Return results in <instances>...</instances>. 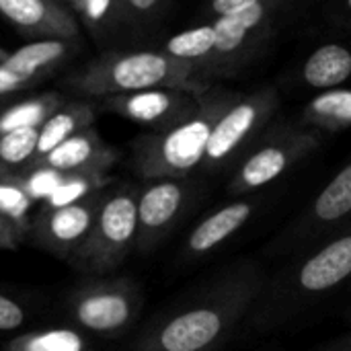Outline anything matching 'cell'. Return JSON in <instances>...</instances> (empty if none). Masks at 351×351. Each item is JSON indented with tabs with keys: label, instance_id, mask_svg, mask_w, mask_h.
I'll return each instance as SVG.
<instances>
[{
	"label": "cell",
	"instance_id": "obj_1",
	"mask_svg": "<svg viewBox=\"0 0 351 351\" xmlns=\"http://www.w3.org/2000/svg\"><path fill=\"white\" fill-rule=\"evenodd\" d=\"M267 271L241 259L216 274L187 300L158 317L134 341V351H214L234 337L257 302Z\"/></svg>",
	"mask_w": 351,
	"mask_h": 351
},
{
	"label": "cell",
	"instance_id": "obj_2",
	"mask_svg": "<svg viewBox=\"0 0 351 351\" xmlns=\"http://www.w3.org/2000/svg\"><path fill=\"white\" fill-rule=\"evenodd\" d=\"M351 282V224L292 257L267 282L243 323V333L265 335L304 317Z\"/></svg>",
	"mask_w": 351,
	"mask_h": 351
},
{
	"label": "cell",
	"instance_id": "obj_3",
	"mask_svg": "<svg viewBox=\"0 0 351 351\" xmlns=\"http://www.w3.org/2000/svg\"><path fill=\"white\" fill-rule=\"evenodd\" d=\"M138 195L136 187H119L103 195L86 239L68 257L72 269L84 278H103L121 267L136 243Z\"/></svg>",
	"mask_w": 351,
	"mask_h": 351
},
{
	"label": "cell",
	"instance_id": "obj_4",
	"mask_svg": "<svg viewBox=\"0 0 351 351\" xmlns=\"http://www.w3.org/2000/svg\"><path fill=\"white\" fill-rule=\"evenodd\" d=\"M142 290L132 278H84L70 292L68 317L80 333L103 339L125 335L140 317Z\"/></svg>",
	"mask_w": 351,
	"mask_h": 351
},
{
	"label": "cell",
	"instance_id": "obj_5",
	"mask_svg": "<svg viewBox=\"0 0 351 351\" xmlns=\"http://www.w3.org/2000/svg\"><path fill=\"white\" fill-rule=\"evenodd\" d=\"M351 224V162L343 167L313 204L300 212L267 247L274 257H296Z\"/></svg>",
	"mask_w": 351,
	"mask_h": 351
},
{
	"label": "cell",
	"instance_id": "obj_6",
	"mask_svg": "<svg viewBox=\"0 0 351 351\" xmlns=\"http://www.w3.org/2000/svg\"><path fill=\"white\" fill-rule=\"evenodd\" d=\"M214 123L195 117L136 148V169L146 179H181L204 162Z\"/></svg>",
	"mask_w": 351,
	"mask_h": 351
},
{
	"label": "cell",
	"instance_id": "obj_7",
	"mask_svg": "<svg viewBox=\"0 0 351 351\" xmlns=\"http://www.w3.org/2000/svg\"><path fill=\"white\" fill-rule=\"evenodd\" d=\"M193 204V187L181 179H156L140 189L136 253H152L187 216Z\"/></svg>",
	"mask_w": 351,
	"mask_h": 351
},
{
	"label": "cell",
	"instance_id": "obj_8",
	"mask_svg": "<svg viewBox=\"0 0 351 351\" xmlns=\"http://www.w3.org/2000/svg\"><path fill=\"white\" fill-rule=\"evenodd\" d=\"M101 191L62 208H41L31 226V237L37 247L53 257L66 259L86 239L99 208L103 204Z\"/></svg>",
	"mask_w": 351,
	"mask_h": 351
},
{
	"label": "cell",
	"instance_id": "obj_9",
	"mask_svg": "<svg viewBox=\"0 0 351 351\" xmlns=\"http://www.w3.org/2000/svg\"><path fill=\"white\" fill-rule=\"evenodd\" d=\"M259 202L237 199L214 212H210L185 239L181 257L185 261H195L212 255L234 234H239L257 214Z\"/></svg>",
	"mask_w": 351,
	"mask_h": 351
},
{
	"label": "cell",
	"instance_id": "obj_10",
	"mask_svg": "<svg viewBox=\"0 0 351 351\" xmlns=\"http://www.w3.org/2000/svg\"><path fill=\"white\" fill-rule=\"evenodd\" d=\"M306 148H308L306 140L269 142V144L257 148L239 167L234 179L230 181L228 191L232 195H245V193L257 191V189L274 183L278 177H282L290 169V165L296 160V156H300Z\"/></svg>",
	"mask_w": 351,
	"mask_h": 351
},
{
	"label": "cell",
	"instance_id": "obj_11",
	"mask_svg": "<svg viewBox=\"0 0 351 351\" xmlns=\"http://www.w3.org/2000/svg\"><path fill=\"white\" fill-rule=\"evenodd\" d=\"M113 162V154L93 132H80L56 146L35 169H49L62 177L97 175L101 177Z\"/></svg>",
	"mask_w": 351,
	"mask_h": 351
},
{
	"label": "cell",
	"instance_id": "obj_12",
	"mask_svg": "<svg viewBox=\"0 0 351 351\" xmlns=\"http://www.w3.org/2000/svg\"><path fill=\"white\" fill-rule=\"evenodd\" d=\"M171 60L154 51H138L115 60L105 74V80L97 82L101 90H123L138 93L154 88L160 82H167L171 76Z\"/></svg>",
	"mask_w": 351,
	"mask_h": 351
},
{
	"label": "cell",
	"instance_id": "obj_13",
	"mask_svg": "<svg viewBox=\"0 0 351 351\" xmlns=\"http://www.w3.org/2000/svg\"><path fill=\"white\" fill-rule=\"evenodd\" d=\"M257 115L259 111L251 103H241L232 107L226 115H222L210 132L204 165L214 169L220 167L224 160H228L237 152V148L245 142V138L253 132Z\"/></svg>",
	"mask_w": 351,
	"mask_h": 351
},
{
	"label": "cell",
	"instance_id": "obj_14",
	"mask_svg": "<svg viewBox=\"0 0 351 351\" xmlns=\"http://www.w3.org/2000/svg\"><path fill=\"white\" fill-rule=\"evenodd\" d=\"M0 12L16 27L33 33L74 35L76 23L49 0H0Z\"/></svg>",
	"mask_w": 351,
	"mask_h": 351
},
{
	"label": "cell",
	"instance_id": "obj_15",
	"mask_svg": "<svg viewBox=\"0 0 351 351\" xmlns=\"http://www.w3.org/2000/svg\"><path fill=\"white\" fill-rule=\"evenodd\" d=\"M351 74V53L337 43L319 47L304 66V80L315 88H331L348 80Z\"/></svg>",
	"mask_w": 351,
	"mask_h": 351
},
{
	"label": "cell",
	"instance_id": "obj_16",
	"mask_svg": "<svg viewBox=\"0 0 351 351\" xmlns=\"http://www.w3.org/2000/svg\"><path fill=\"white\" fill-rule=\"evenodd\" d=\"M66 53V43L62 39H41L19 47L14 53L6 56L2 66L19 76L23 82L35 76L39 70L47 68Z\"/></svg>",
	"mask_w": 351,
	"mask_h": 351
},
{
	"label": "cell",
	"instance_id": "obj_17",
	"mask_svg": "<svg viewBox=\"0 0 351 351\" xmlns=\"http://www.w3.org/2000/svg\"><path fill=\"white\" fill-rule=\"evenodd\" d=\"M2 351H88V341L74 327H56L14 337Z\"/></svg>",
	"mask_w": 351,
	"mask_h": 351
},
{
	"label": "cell",
	"instance_id": "obj_18",
	"mask_svg": "<svg viewBox=\"0 0 351 351\" xmlns=\"http://www.w3.org/2000/svg\"><path fill=\"white\" fill-rule=\"evenodd\" d=\"M263 19L261 2L239 8L228 14H220V19L212 25L214 27V49L226 53L234 51L247 37L251 29H255Z\"/></svg>",
	"mask_w": 351,
	"mask_h": 351
},
{
	"label": "cell",
	"instance_id": "obj_19",
	"mask_svg": "<svg viewBox=\"0 0 351 351\" xmlns=\"http://www.w3.org/2000/svg\"><path fill=\"white\" fill-rule=\"evenodd\" d=\"M90 121V113L88 109H68V111H60L51 117H47L41 128H39V138H37V150L33 156V169L39 165V160H43L56 146H60L64 140H68L70 136H74L84 123Z\"/></svg>",
	"mask_w": 351,
	"mask_h": 351
},
{
	"label": "cell",
	"instance_id": "obj_20",
	"mask_svg": "<svg viewBox=\"0 0 351 351\" xmlns=\"http://www.w3.org/2000/svg\"><path fill=\"white\" fill-rule=\"evenodd\" d=\"M117 109L140 123H156L160 119H165L171 109H173V97L165 90H138V93H130L128 97H123L117 103Z\"/></svg>",
	"mask_w": 351,
	"mask_h": 351
},
{
	"label": "cell",
	"instance_id": "obj_21",
	"mask_svg": "<svg viewBox=\"0 0 351 351\" xmlns=\"http://www.w3.org/2000/svg\"><path fill=\"white\" fill-rule=\"evenodd\" d=\"M39 128H21L0 134V162L8 167L33 160L37 150Z\"/></svg>",
	"mask_w": 351,
	"mask_h": 351
},
{
	"label": "cell",
	"instance_id": "obj_22",
	"mask_svg": "<svg viewBox=\"0 0 351 351\" xmlns=\"http://www.w3.org/2000/svg\"><path fill=\"white\" fill-rule=\"evenodd\" d=\"M101 185H103V177L97 175H68L49 193V197L45 199V208H62L80 202L97 193Z\"/></svg>",
	"mask_w": 351,
	"mask_h": 351
},
{
	"label": "cell",
	"instance_id": "obj_23",
	"mask_svg": "<svg viewBox=\"0 0 351 351\" xmlns=\"http://www.w3.org/2000/svg\"><path fill=\"white\" fill-rule=\"evenodd\" d=\"M214 49V27H195L169 39L167 51L179 60L202 58Z\"/></svg>",
	"mask_w": 351,
	"mask_h": 351
},
{
	"label": "cell",
	"instance_id": "obj_24",
	"mask_svg": "<svg viewBox=\"0 0 351 351\" xmlns=\"http://www.w3.org/2000/svg\"><path fill=\"white\" fill-rule=\"evenodd\" d=\"M47 109H49V101H45V99L27 101V103H21V105L8 109L0 117V134L21 130V128H39V123H43L47 119L45 117Z\"/></svg>",
	"mask_w": 351,
	"mask_h": 351
},
{
	"label": "cell",
	"instance_id": "obj_25",
	"mask_svg": "<svg viewBox=\"0 0 351 351\" xmlns=\"http://www.w3.org/2000/svg\"><path fill=\"white\" fill-rule=\"evenodd\" d=\"M311 109L317 117L331 123L351 125V90H329L317 97L311 103Z\"/></svg>",
	"mask_w": 351,
	"mask_h": 351
},
{
	"label": "cell",
	"instance_id": "obj_26",
	"mask_svg": "<svg viewBox=\"0 0 351 351\" xmlns=\"http://www.w3.org/2000/svg\"><path fill=\"white\" fill-rule=\"evenodd\" d=\"M33 197L25 189V183H4L0 181V216L6 222H23Z\"/></svg>",
	"mask_w": 351,
	"mask_h": 351
},
{
	"label": "cell",
	"instance_id": "obj_27",
	"mask_svg": "<svg viewBox=\"0 0 351 351\" xmlns=\"http://www.w3.org/2000/svg\"><path fill=\"white\" fill-rule=\"evenodd\" d=\"M62 179H64V177L58 175L56 171H49V169H35L33 175L25 181V189L29 191V195H31L33 199H37V197L47 199L49 193L60 185Z\"/></svg>",
	"mask_w": 351,
	"mask_h": 351
},
{
	"label": "cell",
	"instance_id": "obj_28",
	"mask_svg": "<svg viewBox=\"0 0 351 351\" xmlns=\"http://www.w3.org/2000/svg\"><path fill=\"white\" fill-rule=\"evenodd\" d=\"M25 308L16 300L0 294V331H16L25 325Z\"/></svg>",
	"mask_w": 351,
	"mask_h": 351
},
{
	"label": "cell",
	"instance_id": "obj_29",
	"mask_svg": "<svg viewBox=\"0 0 351 351\" xmlns=\"http://www.w3.org/2000/svg\"><path fill=\"white\" fill-rule=\"evenodd\" d=\"M80 8L90 21H101L111 8V0H82Z\"/></svg>",
	"mask_w": 351,
	"mask_h": 351
},
{
	"label": "cell",
	"instance_id": "obj_30",
	"mask_svg": "<svg viewBox=\"0 0 351 351\" xmlns=\"http://www.w3.org/2000/svg\"><path fill=\"white\" fill-rule=\"evenodd\" d=\"M261 0H214V10L218 14H228V12H234L239 8H245V6H251V4H257Z\"/></svg>",
	"mask_w": 351,
	"mask_h": 351
},
{
	"label": "cell",
	"instance_id": "obj_31",
	"mask_svg": "<svg viewBox=\"0 0 351 351\" xmlns=\"http://www.w3.org/2000/svg\"><path fill=\"white\" fill-rule=\"evenodd\" d=\"M23 84V80L19 76H14L12 72H8L4 66H0V95L2 93H10L14 88H19Z\"/></svg>",
	"mask_w": 351,
	"mask_h": 351
},
{
	"label": "cell",
	"instance_id": "obj_32",
	"mask_svg": "<svg viewBox=\"0 0 351 351\" xmlns=\"http://www.w3.org/2000/svg\"><path fill=\"white\" fill-rule=\"evenodd\" d=\"M319 351H351V333H346L343 337H337V339L325 343Z\"/></svg>",
	"mask_w": 351,
	"mask_h": 351
},
{
	"label": "cell",
	"instance_id": "obj_33",
	"mask_svg": "<svg viewBox=\"0 0 351 351\" xmlns=\"http://www.w3.org/2000/svg\"><path fill=\"white\" fill-rule=\"evenodd\" d=\"M128 2H130L132 8H136V10H140V12H146V10H150L158 0H128Z\"/></svg>",
	"mask_w": 351,
	"mask_h": 351
},
{
	"label": "cell",
	"instance_id": "obj_34",
	"mask_svg": "<svg viewBox=\"0 0 351 351\" xmlns=\"http://www.w3.org/2000/svg\"><path fill=\"white\" fill-rule=\"evenodd\" d=\"M348 317H350V321H351V308H350V311H348Z\"/></svg>",
	"mask_w": 351,
	"mask_h": 351
},
{
	"label": "cell",
	"instance_id": "obj_35",
	"mask_svg": "<svg viewBox=\"0 0 351 351\" xmlns=\"http://www.w3.org/2000/svg\"><path fill=\"white\" fill-rule=\"evenodd\" d=\"M0 60H2V51H0Z\"/></svg>",
	"mask_w": 351,
	"mask_h": 351
},
{
	"label": "cell",
	"instance_id": "obj_36",
	"mask_svg": "<svg viewBox=\"0 0 351 351\" xmlns=\"http://www.w3.org/2000/svg\"><path fill=\"white\" fill-rule=\"evenodd\" d=\"M348 2H350V8H351V0H348Z\"/></svg>",
	"mask_w": 351,
	"mask_h": 351
},
{
	"label": "cell",
	"instance_id": "obj_37",
	"mask_svg": "<svg viewBox=\"0 0 351 351\" xmlns=\"http://www.w3.org/2000/svg\"><path fill=\"white\" fill-rule=\"evenodd\" d=\"M78 2H80V4H82V0H78Z\"/></svg>",
	"mask_w": 351,
	"mask_h": 351
}]
</instances>
